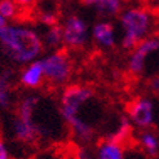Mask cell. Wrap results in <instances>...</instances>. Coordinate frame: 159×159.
Here are the masks:
<instances>
[{
    "label": "cell",
    "instance_id": "cell-1",
    "mask_svg": "<svg viewBox=\"0 0 159 159\" xmlns=\"http://www.w3.org/2000/svg\"><path fill=\"white\" fill-rule=\"evenodd\" d=\"M58 110L66 125L74 122H85L97 128V122L102 116V107L98 105L96 92L85 84H69L62 88Z\"/></svg>",
    "mask_w": 159,
    "mask_h": 159
},
{
    "label": "cell",
    "instance_id": "cell-2",
    "mask_svg": "<svg viewBox=\"0 0 159 159\" xmlns=\"http://www.w3.org/2000/svg\"><path fill=\"white\" fill-rule=\"evenodd\" d=\"M0 48L14 63L29 65L39 60L44 51V43L42 35L33 27L5 25L0 27Z\"/></svg>",
    "mask_w": 159,
    "mask_h": 159
},
{
    "label": "cell",
    "instance_id": "cell-3",
    "mask_svg": "<svg viewBox=\"0 0 159 159\" xmlns=\"http://www.w3.org/2000/svg\"><path fill=\"white\" fill-rule=\"evenodd\" d=\"M158 16L145 5H129L119 14L120 38L119 44L124 51H132L146 38L155 35Z\"/></svg>",
    "mask_w": 159,
    "mask_h": 159
},
{
    "label": "cell",
    "instance_id": "cell-4",
    "mask_svg": "<svg viewBox=\"0 0 159 159\" xmlns=\"http://www.w3.org/2000/svg\"><path fill=\"white\" fill-rule=\"evenodd\" d=\"M42 101L38 94H27L17 106L16 116L12 122V132L16 140L25 145H35L43 139V132L35 120L36 109Z\"/></svg>",
    "mask_w": 159,
    "mask_h": 159
},
{
    "label": "cell",
    "instance_id": "cell-5",
    "mask_svg": "<svg viewBox=\"0 0 159 159\" xmlns=\"http://www.w3.org/2000/svg\"><path fill=\"white\" fill-rule=\"evenodd\" d=\"M40 63L44 71V79L51 87L65 88L74 74V62L67 52L56 49L43 56Z\"/></svg>",
    "mask_w": 159,
    "mask_h": 159
},
{
    "label": "cell",
    "instance_id": "cell-6",
    "mask_svg": "<svg viewBox=\"0 0 159 159\" xmlns=\"http://www.w3.org/2000/svg\"><path fill=\"white\" fill-rule=\"evenodd\" d=\"M158 104L152 96H137L127 106V116L133 128L139 131L153 129L158 123Z\"/></svg>",
    "mask_w": 159,
    "mask_h": 159
},
{
    "label": "cell",
    "instance_id": "cell-7",
    "mask_svg": "<svg viewBox=\"0 0 159 159\" xmlns=\"http://www.w3.org/2000/svg\"><path fill=\"white\" fill-rule=\"evenodd\" d=\"M63 47L70 51H79L85 48L91 42V27L82 16L70 14L63 20L62 25Z\"/></svg>",
    "mask_w": 159,
    "mask_h": 159
},
{
    "label": "cell",
    "instance_id": "cell-8",
    "mask_svg": "<svg viewBox=\"0 0 159 159\" xmlns=\"http://www.w3.org/2000/svg\"><path fill=\"white\" fill-rule=\"evenodd\" d=\"M159 52V35H152L139 43L131 51L127 69L132 76H142L148 70V60Z\"/></svg>",
    "mask_w": 159,
    "mask_h": 159
},
{
    "label": "cell",
    "instance_id": "cell-9",
    "mask_svg": "<svg viewBox=\"0 0 159 159\" xmlns=\"http://www.w3.org/2000/svg\"><path fill=\"white\" fill-rule=\"evenodd\" d=\"M91 40L100 49H113L116 47V29L110 20H100L91 27Z\"/></svg>",
    "mask_w": 159,
    "mask_h": 159
},
{
    "label": "cell",
    "instance_id": "cell-10",
    "mask_svg": "<svg viewBox=\"0 0 159 159\" xmlns=\"http://www.w3.org/2000/svg\"><path fill=\"white\" fill-rule=\"evenodd\" d=\"M82 3L92 8L102 20L119 17L124 9V0H82Z\"/></svg>",
    "mask_w": 159,
    "mask_h": 159
},
{
    "label": "cell",
    "instance_id": "cell-11",
    "mask_svg": "<svg viewBox=\"0 0 159 159\" xmlns=\"http://www.w3.org/2000/svg\"><path fill=\"white\" fill-rule=\"evenodd\" d=\"M44 82V71L40 60H36L26 65L20 74V83L27 89H36L39 87H42Z\"/></svg>",
    "mask_w": 159,
    "mask_h": 159
},
{
    "label": "cell",
    "instance_id": "cell-12",
    "mask_svg": "<svg viewBox=\"0 0 159 159\" xmlns=\"http://www.w3.org/2000/svg\"><path fill=\"white\" fill-rule=\"evenodd\" d=\"M96 159H127L124 145L115 142L110 139L98 141L94 146Z\"/></svg>",
    "mask_w": 159,
    "mask_h": 159
},
{
    "label": "cell",
    "instance_id": "cell-13",
    "mask_svg": "<svg viewBox=\"0 0 159 159\" xmlns=\"http://www.w3.org/2000/svg\"><path fill=\"white\" fill-rule=\"evenodd\" d=\"M136 141H137L139 149L144 155L152 159H155L159 157V136L157 132H154L153 129L139 131L136 136Z\"/></svg>",
    "mask_w": 159,
    "mask_h": 159
},
{
    "label": "cell",
    "instance_id": "cell-14",
    "mask_svg": "<svg viewBox=\"0 0 159 159\" xmlns=\"http://www.w3.org/2000/svg\"><path fill=\"white\" fill-rule=\"evenodd\" d=\"M132 133H133V125L131 120L128 119L127 115H119L115 125L113 127V129L110 131L106 139H110L115 142H119L122 145H125L131 139H132Z\"/></svg>",
    "mask_w": 159,
    "mask_h": 159
},
{
    "label": "cell",
    "instance_id": "cell-15",
    "mask_svg": "<svg viewBox=\"0 0 159 159\" xmlns=\"http://www.w3.org/2000/svg\"><path fill=\"white\" fill-rule=\"evenodd\" d=\"M12 85L13 73L11 70H4L0 74V107L8 109L12 104Z\"/></svg>",
    "mask_w": 159,
    "mask_h": 159
},
{
    "label": "cell",
    "instance_id": "cell-16",
    "mask_svg": "<svg viewBox=\"0 0 159 159\" xmlns=\"http://www.w3.org/2000/svg\"><path fill=\"white\" fill-rule=\"evenodd\" d=\"M42 38H43L44 47H47V48H49L52 51L58 49L61 45H63L61 25H54L51 27H47L45 33Z\"/></svg>",
    "mask_w": 159,
    "mask_h": 159
},
{
    "label": "cell",
    "instance_id": "cell-17",
    "mask_svg": "<svg viewBox=\"0 0 159 159\" xmlns=\"http://www.w3.org/2000/svg\"><path fill=\"white\" fill-rule=\"evenodd\" d=\"M38 21L45 27H51L58 23V13L53 5L43 4L38 12Z\"/></svg>",
    "mask_w": 159,
    "mask_h": 159
},
{
    "label": "cell",
    "instance_id": "cell-18",
    "mask_svg": "<svg viewBox=\"0 0 159 159\" xmlns=\"http://www.w3.org/2000/svg\"><path fill=\"white\" fill-rule=\"evenodd\" d=\"M20 7L14 0H0V14L5 20H13L18 16Z\"/></svg>",
    "mask_w": 159,
    "mask_h": 159
},
{
    "label": "cell",
    "instance_id": "cell-19",
    "mask_svg": "<svg viewBox=\"0 0 159 159\" xmlns=\"http://www.w3.org/2000/svg\"><path fill=\"white\" fill-rule=\"evenodd\" d=\"M73 158L74 159H96L94 149L91 145H76Z\"/></svg>",
    "mask_w": 159,
    "mask_h": 159
},
{
    "label": "cell",
    "instance_id": "cell-20",
    "mask_svg": "<svg viewBox=\"0 0 159 159\" xmlns=\"http://www.w3.org/2000/svg\"><path fill=\"white\" fill-rule=\"evenodd\" d=\"M148 89L152 94H159V75H154L148 80Z\"/></svg>",
    "mask_w": 159,
    "mask_h": 159
},
{
    "label": "cell",
    "instance_id": "cell-21",
    "mask_svg": "<svg viewBox=\"0 0 159 159\" xmlns=\"http://www.w3.org/2000/svg\"><path fill=\"white\" fill-rule=\"evenodd\" d=\"M0 159H11L9 150H8L5 142L0 139Z\"/></svg>",
    "mask_w": 159,
    "mask_h": 159
},
{
    "label": "cell",
    "instance_id": "cell-22",
    "mask_svg": "<svg viewBox=\"0 0 159 159\" xmlns=\"http://www.w3.org/2000/svg\"><path fill=\"white\" fill-rule=\"evenodd\" d=\"M20 8H31L34 7L39 0H14Z\"/></svg>",
    "mask_w": 159,
    "mask_h": 159
},
{
    "label": "cell",
    "instance_id": "cell-23",
    "mask_svg": "<svg viewBox=\"0 0 159 159\" xmlns=\"http://www.w3.org/2000/svg\"><path fill=\"white\" fill-rule=\"evenodd\" d=\"M134 2H137L140 5H145V4H149V3L154 2V0H134Z\"/></svg>",
    "mask_w": 159,
    "mask_h": 159
},
{
    "label": "cell",
    "instance_id": "cell-24",
    "mask_svg": "<svg viewBox=\"0 0 159 159\" xmlns=\"http://www.w3.org/2000/svg\"><path fill=\"white\" fill-rule=\"evenodd\" d=\"M7 25V20L3 17L2 14H0V27H3V26H5Z\"/></svg>",
    "mask_w": 159,
    "mask_h": 159
}]
</instances>
